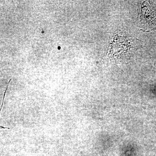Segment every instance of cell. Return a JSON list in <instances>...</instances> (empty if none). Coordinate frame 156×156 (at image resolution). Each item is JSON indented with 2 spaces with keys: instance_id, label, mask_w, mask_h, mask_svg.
Masks as SVG:
<instances>
[{
  "instance_id": "3",
  "label": "cell",
  "mask_w": 156,
  "mask_h": 156,
  "mask_svg": "<svg viewBox=\"0 0 156 156\" xmlns=\"http://www.w3.org/2000/svg\"><path fill=\"white\" fill-rule=\"evenodd\" d=\"M1 128H7V129H10V128H5V127H3L2 126H1Z\"/></svg>"
},
{
  "instance_id": "2",
  "label": "cell",
  "mask_w": 156,
  "mask_h": 156,
  "mask_svg": "<svg viewBox=\"0 0 156 156\" xmlns=\"http://www.w3.org/2000/svg\"><path fill=\"white\" fill-rule=\"evenodd\" d=\"M131 44L126 38L116 35L111 44L109 55L111 56H120L127 53L130 49Z\"/></svg>"
},
{
  "instance_id": "1",
  "label": "cell",
  "mask_w": 156,
  "mask_h": 156,
  "mask_svg": "<svg viewBox=\"0 0 156 156\" xmlns=\"http://www.w3.org/2000/svg\"><path fill=\"white\" fill-rule=\"evenodd\" d=\"M140 23L144 31L156 30V14L152 7L148 3H142L140 10Z\"/></svg>"
}]
</instances>
